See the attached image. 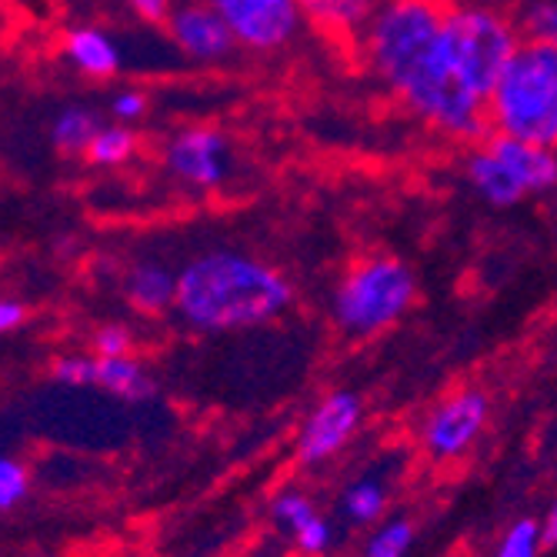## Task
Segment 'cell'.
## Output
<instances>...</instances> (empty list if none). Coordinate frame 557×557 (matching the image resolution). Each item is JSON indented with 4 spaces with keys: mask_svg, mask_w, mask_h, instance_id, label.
I'll return each instance as SVG.
<instances>
[{
    "mask_svg": "<svg viewBox=\"0 0 557 557\" xmlns=\"http://www.w3.org/2000/svg\"><path fill=\"white\" fill-rule=\"evenodd\" d=\"M294 304L290 281L268 261L234 247H211L177 271V318L200 334L255 331Z\"/></svg>",
    "mask_w": 557,
    "mask_h": 557,
    "instance_id": "7a4b0ae2",
    "label": "cell"
},
{
    "mask_svg": "<svg viewBox=\"0 0 557 557\" xmlns=\"http://www.w3.org/2000/svg\"><path fill=\"white\" fill-rule=\"evenodd\" d=\"M521 30L528 40H541L547 47H557V0H531L521 11Z\"/></svg>",
    "mask_w": 557,
    "mask_h": 557,
    "instance_id": "7402d4cb",
    "label": "cell"
},
{
    "mask_svg": "<svg viewBox=\"0 0 557 557\" xmlns=\"http://www.w3.org/2000/svg\"><path fill=\"white\" fill-rule=\"evenodd\" d=\"M90 347H94V354H100V358H127L134 347V334L124 324H104L94 331Z\"/></svg>",
    "mask_w": 557,
    "mask_h": 557,
    "instance_id": "d4e9b609",
    "label": "cell"
},
{
    "mask_svg": "<svg viewBox=\"0 0 557 557\" xmlns=\"http://www.w3.org/2000/svg\"><path fill=\"white\" fill-rule=\"evenodd\" d=\"M127 11L134 17H140L144 24H164L174 11L177 0H124Z\"/></svg>",
    "mask_w": 557,
    "mask_h": 557,
    "instance_id": "484cf974",
    "label": "cell"
},
{
    "mask_svg": "<svg viewBox=\"0 0 557 557\" xmlns=\"http://www.w3.org/2000/svg\"><path fill=\"white\" fill-rule=\"evenodd\" d=\"M418 300L414 271L394 255L354 261L331 290V321L350 341H368L394 327Z\"/></svg>",
    "mask_w": 557,
    "mask_h": 557,
    "instance_id": "277c9868",
    "label": "cell"
},
{
    "mask_svg": "<svg viewBox=\"0 0 557 557\" xmlns=\"http://www.w3.org/2000/svg\"><path fill=\"white\" fill-rule=\"evenodd\" d=\"M465 181L491 208H515L528 197H547L557 190V147L491 131L471 144Z\"/></svg>",
    "mask_w": 557,
    "mask_h": 557,
    "instance_id": "8992f818",
    "label": "cell"
},
{
    "mask_svg": "<svg viewBox=\"0 0 557 557\" xmlns=\"http://www.w3.org/2000/svg\"><path fill=\"white\" fill-rule=\"evenodd\" d=\"M521 34V24L491 0H454L444 11V50L450 67L484 100L524 44Z\"/></svg>",
    "mask_w": 557,
    "mask_h": 557,
    "instance_id": "5b68a950",
    "label": "cell"
},
{
    "mask_svg": "<svg viewBox=\"0 0 557 557\" xmlns=\"http://www.w3.org/2000/svg\"><path fill=\"white\" fill-rule=\"evenodd\" d=\"M100 127H104V117H100L94 108L67 104L54 114V121H50V144H54L61 154H87V147Z\"/></svg>",
    "mask_w": 557,
    "mask_h": 557,
    "instance_id": "e0dca14e",
    "label": "cell"
},
{
    "mask_svg": "<svg viewBox=\"0 0 557 557\" xmlns=\"http://www.w3.org/2000/svg\"><path fill=\"white\" fill-rule=\"evenodd\" d=\"M487 418H491V400L484 391L478 387L454 391L441 404H434L431 414L424 418L421 444L437 461L461 458L487 428Z\"/></svg>",
    "mask_w": 557,
    "mask_h": 557,
    "instance_id": "9c48e42d",
    "label": "cell"
},
{
    "mask_svg": "<svg viewBox=\"0 0 557 557\" xmlns=\"http://www.w3.org/2000/svg\"><path fill=\"white\" fill-rule=\"evenodd\" d=\"M208 4L224 17L237 47L255 54H274L287 47L304 24L297 0H208Z\"/></svg>",
    "mask_w": 557,
    "mask_h": 557,
    "instance_id": "ba28073f",
    "label": "cell"
},
{
    "mask_svg": "<svg viewBox=\"0 0 557 557\" xmlns=\"http://www.w3.org/2000/svg\"><path fill=\"white\" fill-rule=\"evenodd\" d=\"M541 534H544V547H557V497L550 500V508L541 521Z\"/></svg>",
    "mask_w": 557,
    "mask_h": 557,
    "instance_id": "83f0119b",
    "label": "cell"
},
{
    "mask_svg": "<svg viewBox=\"0 0 557 557\" xmlns=\"http://www.w3.org/2000/svg\"><path fill=\"white\" fill-rule=\"evenodd\" d=\"M544 547V534H541V521L534 518H521L515 521L508 531H504L494 557H537Z\"/></svg>",
    "mask_w": 557,
    "mask_h": 557,
    "instance_id": "44dd1931",
    "label": "cell"
},
{
    "mask_svg": "<svg viewBox=\"0 0 557 557\" xmlns=\"http://www.w3.org/2000/svg\"><path fill=\"white\" fill-rule=\"evenodd\" d=\"M447 0H381L358 37L368 71L441 137L478 144L491 134L487 100L450 67L444 50Z\"/></svg>",
    "mask_w": 557,
    "mask_h": 557,
    "instance_id": "6da1fadb",
    "label": "cell"
},
{
    "mask_svg": "<svg viewBox=\"0 0 557 557\" xmlns=\"http://www.w3.org/2000/svg\"><path fill=\"white\" fill-rule=\"evenodd\" d=\"M124 297L140 314H164L177 297V271L161 258H140L124 271Z\"/></svg>",
    "mask_w": 557,
    "mask_h": 557,
    "instance_id": "9a60e30c",
    "label": "cell"
},
{
    "mask_svg": "<svg viewBox=\"0 0 557 557\" xmlns=\"http://www.w3.org/2000/svg\"><path fill=\"white\" fill-rule=\"evenodd\" d=\"M487 124L494 134L557 147V47L524 37L487 94Z\"/></svg>",
    "mask_w": 557,
    "mask_h": 557,
    "instance_id": "3957f363",
    "label": "cell"
},
{
    "mask_svg": "<svg viewBox=\"0 0 557 557\" xmlns=\"http://www.w3.org/2000/svg\"><path fill=\"white\" fill-rule=\"evenodd\" d=\"M361 418H364V404L358 394L350 391H334L327 394L318 408L304 418L300 431H297V461L308 465V468H318L350 444V437L358 434L361 428Z\"/></svg>",
    "mask_w": 557,
    "mask_h": 557,
    "instance_id": "30bf717a",
    "label": "cell"
},
{
    "mask_svg": "<svg viewBox=\"0 0 557 557\" xmlns=\"http://www.w3.org/2000/svg\"><path fill=\"white\" fill-rule=\"evenodd\" d=\"M64 58L67 64L94 81H108L121 71L124 64V50L121 44L100 27H74L64 37Z\"/></svg>",
    "mask_w": 557,
    "mask_h": 557,
    "instance_id": "2e32d148",
    "label": "cell"
},
{
    "mask_svg": "<svg viewBox=\"0 0 557 557\" xmlns=\"http://www.w3.org/2000/svg\"><path fill=\"white\" fill-rule=\"evenodd\" d=\"M137 154V131L127 124H104L87 147V164L94 168H124Z\"/></svg>",
    "mask_w": 557,
    "mask_h": 557,
    "instance_id": "d6986e66",
    "label": "cell"
},
{
    "mask_svg": "<svg viewBox=\"0 0 557 557\" xmlns=\"http://www.w3.org/2000/svg\"><path fill=\"white\" fill-rule=\"evenodd\" d=\"M414 544V524L408 518H394L381 524L364 544V557H408Z\"/></svg>",
    "mask_w": 557,
    "mask_h": 557,
    "instance_id": "ffe728a7",
    "label": "cell"
},
{
    "mask_svg": "<svg viewBox=\"0 0 557 557\" xmlns=\"http://www.w3.org/2000/svg\"><path fill=\"white\" fill-rule=\"evenodd\" d=\"M271 518L294 537L300 554H324L334 544V528L331 521L314 508V500L300 491H284L271 504Z\"/></svg>",
    "mask_w": 557,
    "mask_h": 557,
    "instance_id": "4fadbf2b",
    "label": "cell"
},
{
    "mask_svg": "<svg viewBox=\"0 0 557 557\" xmlns=\"http://www.w3.org/2000/svg\"><path fill=\"white\" fill-rule=\"evenodd\" d=\"M24 318H27V311H24V304H21V300H14V297H0V337L11 334V331H17V327L24 324Z\"/></svg>",
    "mask_w": 557,
    "mask_h": 557,
    "instance_id": "4316f807",
    "label": "cell"
},
{
    "mask_svg": "<svg viewBox=\"0 0 557 557\" xmlns=\"http://www.w3.org/2000/svg\"><path fill=\"white\" fill-rule=\"evenodd\" d=\"M54 381L67 384V387H100L121 400L131 404H144L154 397L158 384L147 374V368L137 358H100V354H64V358L54 361L50 368Z\"/></svg>",
    "mask_w": 557,
    "mask_h": 557,
    "instance_id": "8fae6325",
    "label": "cell"
},
{
    "mask_svg": "<svg viewBox=\"0 0 557 557\" xmlns=\"http://www.w3.org/2000/svg\"><path fill=\"white\" fill-rule=\"evenodd\" d=\"M387 508V487L381 478H358L341 494V518L347 524H377Z\"/></svg>",
    "mask_w": 557,
    "mask_h": 557,
    "instance_id": "ac0fdd59",
    "label": "cell"
},
{
    "mask_svg": "<svg viewBox=\"0 0 557 557\" xmlns=\"http://www.w3.org/2000/svg\"><path fill=\"white\" fill-rule=\"evenodd\" d=\"M161 158H164L168 174L187 190L211 194V190H221L234 177L231 137L211 124H190L171 134Z\"/></svg>",
    "mask_w": 557,
    "mask_h": 557,
    "instance_id": "52a82bcc",
    "label": "cell"
},
{
    "mask_svg": "<svg viewBox=\"0 0 557 557\" xmlns=\"http://www.w3.org/2000/svg\"><path fill=\"white\" fill-rule=\"evenodd\" d=\"M164 30L190 64H224L237 54V37L208 0H177Z\"/></svg>",
    "mask_w": 557,
    "mask_h": 557,
    "instance_id": "7c38bea8",
    "label": "cell"
},
{
    "mask_svg": "<svg viewBox=\"0 0 557 557\" xmlns=\"http://www.w3.org/2000/svg\"><path fill=\"white\" fill-rule=\"evenodd\" d=\"M30 487V478H27V468L14 458H0V511L14 508V504L24 500Z\"/></svg>",
    "mask_w": 557,
    "mask_h": 557,
    "instance_id": "cb8c5ba5",
    "label": "cell"
},
{
    "mask_svg": "<svg viewBox=\"0 0 557 557\" xmlns=\"http://www.w3.org/2000/svg\"><path fill=\"white\" fill-rule=\"evenodd\" d=\"M147 108H150V100L140 87H121L111 100H108V114L114 124H127L134 127L137 121L147 117Z\"/></svg>",
    "mask_w": 557,
    "mask_h": 557,
    "instance_id": "603a6c76",
    "label": "cell"
},
{
    "mask_svg": "<svg viewBox=\"0 0 557 557\" xmlns=\"http://www.w3.org/2000/svg\"><path fill=\"white\" fill-rule=\"evenodd\" d=\"M381 0H297L304 24H311L324 37L358 44L371 24Z\"/></svg>",
    "mask_w": 557,
    "mask_h": 557,
    "instance_id": "5bb4252c",
    "label": "cell"
}]
</instances>
